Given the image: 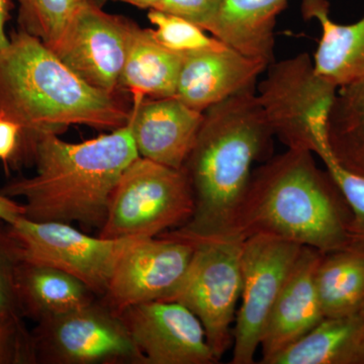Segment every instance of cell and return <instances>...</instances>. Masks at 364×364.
<instances>
[{"mask_svg":"<svg viewBox=\"0 0 364 364\" xmlns=\"http://www.w3.org/2000/svg\"><path fill=\"white\" fill-rule=\"evenodd\" d=\"M272 136L254 88L203 112L195 145L182 167L195 210L186 224L163 234L193 245L233 237L253 164L270 149Z\"/></svg>","mask_w":364,"mask_h":364,"instance_id":"1","label":"cell"},{"mask_svg":"<svg viewBox=\"0 0 364 364\" xmlns=\"http://www.w3.org/2000/svg\"><path fill=\"white\" fill-rule=\"evenodd\" d=\"M363 328L359 314L324 318L267 364H352L354 347Z\"/></svg>","mask_w":364,"mask_h":364,"instance_id":"22","label":"cell"},{"mask_svg":"<svg viewBox=\"0 0 364 364\" xmlns=\"http://www.w3.org/2000/svg\"><path fill=\"white\" fill-rule=\"evenodd\" d=\"M316 287L325 318L358 314L364 301V244L323 253Z\"/></svg>","mask_w":364,"mask_h":364,"instance_id":"21","label":"cell"},{"mask_svg":"<svg viewBox=\"0 0 364 364\" xmlns=\"http://www.w3.org/2000/svg\"><path fill=\"white\" fill-rule=\"evenodd\" d=\"M361 244H364V243H361ZM358 314H359V315L361 316V318H363V321H364V301H363V306H361L360 311H359Z\"/></svg>","mask_w":364,"mask_h":364,"instance_id":"36","label":"cell"},{"mask_svg":"<svg viewBox=\"0 0 364 364\" xmlns=\"http://www.w3.org/2000/svg\"><path fill=\"white\" fill-rule=\"evenodd\" d=\"M16 291L23 318L35 322L88 305L97 296L69 273L26 261L18 267Z\"/></svg>","mask_w":364,"mask_h":364,"instance_id":"20","label":"cell"},{"mask_svg":"<svg viewBox=\"0 0 364 364\" xmlns=\"http://www.w3.org/2000/svg\"><path fill=\"white\" fill-rule=\"evenodd\" d=\"M20 30L52 49L90 0H16Z\"/></svg>","mask_w":364,"mask_h":364,"instance_id":"24","label":"cell"},{"mask_svg":"<svg viewBox=\"0 0 364 364\" xmlns=\"http://www.w3.org/2000/svg\"><path fill=\"white\" fill-rule=\"evenodd\" d=\"M148 20L156 28L153 33L158 42L171 51L186 54L224 44L208 36L200 26L173 14L150 9Z\"/></svg>","mask_w":364,"mask_h":364,"instance_id":"25","label":"cell"},{"mask_svg":"<svg viewBox=\"0 0 364 364\" xmlns=\"http://www.w3.org/2000/svg\"><path fill=\"white\" fill-rule=\"evenodd\" d=\"M337 90L301 53L273 64L256 95L273 136L287 149L313 152L327 138L326 121Z\"/></svg>","mask_w":364,"mask_h":364,"instance_id":"7","label":"cell"},{"mask_svg":"<svg viewBox=\"0 0 364 364\" xmlns=\"http://www.w3.org/2000/svg\"><path fill=\"white\" fill-rule=\"evenodd\" d=\"M23 215H25L23 205L0 193V219L4 220L9 224H13Z\"/></svg>","mask_w":364,"mask_h":364,"instance_id":"31","label":"cell"},{"mask_svg":"<svg viewBox=\"0 0 364 364\" xmlns=\"http://www.w3.org/2000/svg\"><path fill=\"white\" fill-rule=\"evenodd\" d=\"M138 156L129 124L81 143L48 134L33 146L35 176L14 179L0 193L23 198V217L31 221L78 223L100 231L117 181Z\"/></svg>","mask_w":364,"mask_h":364,"instance_id":"3","label":"cell"},{"mask_svg":"<svg viewBox=\"0 0 364 364\" xmlns=\"http://www.w3.org/2000/svg\"><path fill=\"white\" fill-rule=\"evenodd\" d=\"M222 0H162L155 9L173 14L212 33Z\"/></svg>","mask_w":364,"mask_h":364,"instance_id":"29","label":"cell"},{"mask_svg":"<svg viewBox=\"0 0 364 364\" xmlns=\"http://www.w3.org/2000/svg\"><path fill=\"white\" fill-rule=\"evenodd\" d=\"M32 334L23 318L0 313V364H35Z\"/></svg>","mask_w":364,"mask_h":364,"instance_id":"28","label":"cell"},{"mask_svg":"<svg viewBox=\"0 0 364 364\" xmlns=\"http://www.w3.org/2000/svg\"><path fill=\"white\" fill-rule=\"evenodd\" d=\"M303 247L270 235L244 239L241 305L233 328L231 363H254L267 318Z\"/></svg>","mask_w":364,"mask_h":364,"instance_id":"9","label":"cell"},{"mask_svg":"<svg viewBox=\"0 0 364 364\" xmlns=\"http://www.w3.org/2000/svg\"><path fill=\"white\" fill-rule=\"evenodd\" d=\"M303 13L322 31L313 59L316 71L338 88L364 79V16L349 25L336 23L327 0H304Z\"/></svg>","mask_w":364,"mask_h":364,"instance_id":"18","label":"cell"},{"mask_svg":"<svg viewBox=\"0 0 364 364\" xmlns=\"http://www.w3.org/2000/svg\"><path fill=\"white\" fill-rule=\"evenodd\" d=\"M134 25L130 18L107 13L90 1L51 50L88 85L119 95Z\"/></svg>","mask_w":364,"mask_h":364,"instance_id":"11","label":"cell"},{"mask_svg":"<svg viewBox=\"0 0 364 364\" xmlns=\"http://www.w3.org/2000/svg\"><path fill=\"white\" fill-rule=\"evenodd\" d=\"M243 241L233 236L196 243L181 282L163 299L181 304L195 314L219 361L233 344L236 306L242 291Z\"/></svg>","mask_w":364,"mask_h":364,"instance_id":"6","label":"cell"},{"mask_svg":"<svg viewBox=\"0 0 364 364\" xmlns=\"http://www.w3.org/2000/svg\"><path fill=\"white\" fill-rule=\"evenodd\" d=\"M31 334L36 363L145 364L119 314L102 301L44 318Z\"/></svg>","mask_w":364,"mask_h":364,"instance_id":"8","label":"cell"},{"mask_svg":"<svg viewBox=\"0 0 364 364\" xmlns=\"http://www.w3.org/2000/svg\"><path fill=\"white\" fill-rule=\"evenodd\" d=\"M114 1L123 2V4H130L141 9H155L162 1V0H114Z\"/></svg>","mask_w":364,"mask_h":364,"instance_id":"34","label":"cell"},{"mask_svg":"<svg viewBox=\"0 0 364 364\" xmlns=\"http://www.w3.org/2000/svg\"><path fill=\"white\" fill-rule=\"evenodd\" d=\"M312 151L287 149L254 170L234 236L270 235L322 253L353 244L343 198Z\"/></svg>","mask_w":364,"mask_h":364,"instance_id":"4","label":"cell"},{"mask_svg":"<svg viewBox=\"0 0 364 364\" xmlns=\"http://www.w3.org/2000/svg\"><path fill=\"white\" fill-rule=\"evenodd\" d=\"M193 210V191L183 169L138 156L117 181L98 236L154 238L183 226Z\"/></svg>","mask_w":364,"mask_h":364,"instance_id":"5","label":"cell"},{"mask_svg":"<svg viewBox=\"0 0 364 364\" xmlns=\"http://www.w3.org/2000/svg\"><path fill=\"white\" fill-rule=\"evenodd\" d=\"M326 136L339 164L364 177V79L337 90L326 121Z\"/></svg>","mask_w":364,"mask_h":364,"instance_id":"23","label":"cell"},{"mask_svg":"<svg viewBox=\"0 0 364 364\" xmlns=\"http://www.w3.org/2000/svg\"><path fill=\"white\" fill-rule=\"evenodd\" d=\"M364 363V328L359 334L358 342L353 350L352 364Z\"/></svg>","mask_w":364,"mask_h":364,"instance_id":"33","label":"cell"},{"mask_svg":"<svg viewBox=\"0 0 364 364\" xmlns=\"http://www.w3.org/2000/svg\"><path fill=\"white\" fill-rule=\"evenodd\" d=\"M23 250L14 236L11 224L0 219V313L23 318L18 291L16 277L23 262Z\"/></svg>","mask_w":364,"mask_h":364,"instance_id":"27","label":"cell"},{"mask_svg":"<svg viewBox=\"0 0 364 364\" xmlns=\"http://www.w3.org/2000/svg\"><path fill=\"white\" fill-rule=\"evenodd\" d=\"M119 95L88 85L38 39L18 30L0 51V116L21 128L14 160H28L41 136L86 126L114 131L130 122Z\"/></svg>","mask_w":364,"mask_h":364,"instance_id":"2","label":"cell"},{"mask_svg":"<svg viewBox=\"0 0 364 364\" xmlns=\"http://www.w3.org/2000/svg\"><path fill=\"white\" fill-rule=\"evenodd\" d=\"M195 245L161 234L136 239L117 260L102 301L119 314L124 309L163 301L181 282Z\"/></svg>","mask_w":364,"mask_h":364,"instance_id":"12","label":"cell"},{"mask_svg":"<svg viewBox=\"0 0 364 364\" xmlns=\"http://www.w3.org/2000/svg\"><path fill=\"white\" fill-rule=\"evenodd\" d=\"M13 7L11 0H0V51L9 43V37L6 33V25L11 20Z\"/></svg>","mask_w":364,"mask_h":364,"instance_id":"32","label":"cell"},{"mask_svg":"<svg viewBox=\"0 0 364 364\" xmlns=\"http://www.w3.org/2000/svg\"><path fill=\"white\" fill-rule=\"evenodd\" d=\"M289 0H222L213 37L269 65L274 53L277 16Z\"/></svg>","mask_w":364,"mask_h":364,"instance_id":"19","label":"cell"},{"mask_svg":"<svg viewBox=\"0 0 364 364\" xmlns=\"http://www.w3.org/2000/svg\"><path fill=\"white\" fill-rule=\"evenodd\" d=\"M324 163L328 173L336 184L352 212L351 235L353 243H364V177L345 168L333 156L327 141L314 151Z\"/></svg>","mask_w":364,"mask_h":364,"instance_id":"26","label":"cell"},{"mask_svg":"<svg viewBox=\"0 0 364 364\" xmlns=\"http://www.w3.org/2000/svg\"><path fill=\"white\" fill-rule=\"evenodd\" d=\"M183 55L160 44L153 28H143L135 23L119 90L130 93L133 105L145 98L176 97Z\"/></svg>","mask_w":364,"mask_h":364,"instance_id":"17","label":"cell"},{"mask_svg":"<svg viewBox=\"0 0 364 364\" xmlns=\"http://www.w3.org/2000/svg\"><path fill=\"white\" fill-rule=\"evenodd\" d=\"M267 67L265 62L245 56L225 44L186 53L176 97L191 109L203 112L237 93L252 90Z\"/></svg>","mask_w":364,"mask_h":364,"instance_id":"14","label":"cell"},{"mask_svg":"<svg viewBox=\"0 0 364 364\" xmlns=\"http://www.w3.org/2000/svg\"><path fill=\"white\" fill-rule=\"evenodd\" d=\"M145 364L219 363L195 314L176 301H154L119 313Z\"/></svg>","mask_w":364,"mask_h":364,"instance_id":"13","label":"cell"},{"mask_svg":"<svg viewBox=\"0 0 364 364\" xmlns=\"http://www.w3.org/2000/svg\"><path fill=\"white\" fill-rule=\"evenodd\" d=\"M23 261L69 273L98 296H104L117 260L136 239H105L79 231L71 224L33 222L21 217L11 224Z\"/></svg>","mask_w":364,"mask_h":364,"instance_id":"10","label":"cell"},{"mask_svg":"<svg viewBox=\"0 0 364 364\" xmlns=\"http://www.w3.org/2000/svg\"><path fill=\"white\" fill-rule=\"evenodd\" d=\"M21 128L6 117L0 116V160L6 163L14 160L20 145Z\"/></svg>","mask_w":364,"mask_h":364,"instance_id":"30","label":"cell"},{"mask_svg":"<svg viewBox=\"0 0 364 364\" xmlns=\"http://www.w3.org/2000/svg\"><path fill=\"white\" fill-rule=\"evenodd\" d=\"M322 255L317 249L301 248L261 335V363L267 364L325 318L316 287V272Z\"/></svg>","mask_w":364,"mask_h":364,"instance_id":"16","label":"cell"},{"mask_svg":"<svg viewBox=\"0 0 364 364\" xmlns=\"http://www.w3.org/2000/svg\"><path fill=\"white\" fill-rule=\"evenodd\" d=\"M90 1H92L93 4H97L98 6L104 7L107 0H90Z\"/></svg>","mask_w":364,"mask_h":364,"instance_id":"35","label":"cell"},{"mask_svg":"<svg viewBox=\"0 0 364 364\" xmlns=\"http://www.w3.org/2000/svg\"><path fill=\"white\" fill-rule=\"evenodd\" d=\"M203 112L176 97L145 98L132 105L130 126L141 157L181 169L195 145Z\"/></svg>","mask_w":364,"mask_h":364,"instance_id":"15","label":"cell"}]
</instances>
